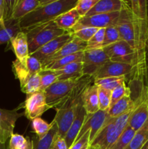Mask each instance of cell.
<instances>
[{"mask_svg":"<svg viewBox=\"0 0 148 149\" xmlns=\"http://www.w3.org/2000/svg\"><path fill=\"white\" fill-rule=\"evenodd\" d=\"M129 3L135 26V63L131 79L143 89L144 83L147 79L148 1L132 0Z\"/></svg>","mask_w":148,"mask_h":149,"instance_id":"6da1fadb","label":"cell"},{"mask_svg":"<svg viewBox=\"0 0 148 149\" xmlns=\"http://www.w3.org/2000/svg\"><path fill=\"white\" fill-rule=\"evenodd\" d=\"M78 0H41L39 7L20 20L21 31L55 20L63 13L75 8Z\"/></svg>","mask_w":148,"mask_h":149,"instance_id":"7a4b0ae2","label":"cell"},{"mask_svg":"<svg viewBox=\"0 0 148 149\" xmlns=\"http://www.w3.org/2000/svg\"><path fill=\"white\" fill-rule=\"evenodd\" d=\"M133 111L115 118L108 116L103 127L89 145L97 149H110L128 125Z\"/></svg>","mask_w":148,"mask_h":149,"instance_id":"3957f363","label":"cell"},{"mask_svg":"<svg viewBox=\"0 0 148 149\" xmlns=\"http://www.w3.org/2000/svg\"><path fill=\"white\" fill-rule=\"evenodd\" d=\"M24 32L27 36L30 55L48 42L67 33V31L58 27L54 20L33 26L24 31Z\"/></svg>","mask_w":148,"mask_h":149,"instance_id":"277c9868","label":"cell"},{"mask_svg":"<svg viewBox=\"0 0 148 149\" xmlns=\"http://www.w3.org/2000/svg\"><path fill=\"white\" fill-rule=\"evenodd\" d=\"M81 77L73 79L57 81L44 91L47 104L52 109L61 107L69 98L72 92L79 83Z\"/></svg>","mask_w":148,"mask_h":149,"instance_id":"5b68a950","label":"cell"},{"mask_svg":"<svg viewBox=\"0 0 148 149\" xmlns=\"http://www.w3.org/2000/svg\"><path fill=\"white\" fill-rule=\"evenodd\" d=\"M12 69L15 79L20 81V90L26 95L41 90V81L39 74H32L26 65H23L17 59L12 64Z\"/></svg>","mask_w":148,"mask_h":149,"instance_id":"8992f818","label":"cell"},{"mask_svg":"<svg viewBox=\"0 0 148 149\" xmlns=\"http://www.w3.org/2000/svg\"><path fill=\"white\" fill-rule=\"evenodd\" d=\"M115 26L120 33L121 40L127 42L134 50L135 26L133 13L129 1H123V5L120 11Z\"/></svg>","mask_w":148,"mask_h":149,"instance_id":"52a82bcc","label":"cell"},{"mask_svg":"<svg viewBox=\"0 0 148 149\" xmlns=\"http://www.w3.org/2000/svg\"><path fill=\"white\" fill-rule=\"evenodd\" d=\"M20 108L24 109V115L30 121L40 117L46 111L52 109L46 103L44 93L41 90L26 95V100L17 109Z\"/></svg>","mask_w":148,"mask_h":149,"instance_id":"ba28073f","label":"cell"},{"mask_svg":"<svg viewBox=\"0 0 148 149\" xmlns=\"http://www.w3.org/2000/svg\"><path fill=\"white\" fill-rule=\"evenodd\" d=\"M102 49L107 54L110 61L131 65L133 70L135 52L127 42L120 40Z\"/></svg>","mask_w":148,"mask_h":149,"instance_id":"9c48e42d","label":"cell"},{"mask_svg":"<svg viewBox=\"0 0 148 149\" xmlns=\"http://www.w3.org/2000/svg\"><path fill=\"white\" fill-rule=\"evenodd\" d=\"M110 61L103 49H86L83 57V73L84 75L94 77L97 71Z\"/></svg>","mask_w":148,"mask_h":149,"instance_id":"30bf717a","label":"cell"},{"mask_svg":"<svg viewBox=\"0 0 148 149\" xmlns=\"http://www.w3.org/2000/svg\"><path fill=\"white\" fill-rule=\"evenodd\" d=\"M137 104L132 111L128 125L135 131L140 129L148 120V87H145L136 99Z\"/></svg>","mask_w":148,"mask_h":149,"instance_id":"8fae6325","label":"cell"},{"mask_svg":"<svg viewBox=\"0 0 148 149\" xmlns=\"http://www.w3.org/2000/svg\"><path fill=\"white\" fill-rule=\"evenodd\" d=\"M107 117H108L107 111H103L100 110L94 113H90V114L86 113L84 125L75 141L81 138L87 131L90 130L89 143L92 142L97 134L103 127Z\"/></svg>","mask_w":148,"mask_h":149,"instance_id":"7c38bea8","label":"cell"},{"mask_svg":"<svg viewBox=\"0 0 148 149\" xmlns=\"http://www.w3.org/2000/svg\"><path fill=\"white\" fill-rule=\"evenodd\" d=\"M17 109L7 110L0 109V141L6 144L14 132L16 122L19 118L24 115V113H18Z\"/></svg>","mask_w":148,"mask_h":149,"instance_id":"4fadbf2b","label":"cell"},{"mask_svg":"<svg viewBox=\"0 0 148 149\" xmlns=\"http://www.w3.org/2000/svg\"><path fill=\"white\" fill-rule=\"evenodd\" d=\"M73 37L74 36H73L72 33L67 32L65 34L58 36L56 39L48 42L47 44L44 45L42 47H41L30 55L35 57L41 63H43L46 60L57 52L65 44L70 42Z\"/></svg>","mask_w":148,"mask_h":149,"instance_id":"5bb4252c","label":"cell"},{"mask_svg":"<svg viewBox=\"0 0 148 149\" xmlns=\"http://www.w3.org/2000/svg\"><path fill=\"white\" fill-rule=\"evenodd\" d=\"M133 66L127 63L113 62L109 61L97 71L94 77V79L107 77H131Z\"/></svg>","mask_w":148,"mask_h":149,"instance_id":"9a60e30c","label":"cell"},{"mask_svg":"<svg viewBox=\"0 0 148 149\" xmlns=\"http://www.w3.org/2000/svg\"><path fill=\"white\" fill-rule=\"evenodd\" d=\"M77 106H66L56 109V114L53 120L57 126L58 136L65 138L73 122Z\"/></svg>","mask_w":148,"mask_h":149,"instance_id":"2e32d148","label":"cell"},{"mask_svg":"<svg viewBox=\"0 0 148 149\" xmlns=\"http://www.w3.org/2000/svg\"><path fill=\"white\" fill-rule=\"evenodd\" d=\"M7 49H12L15 55L16 59L26 65L28 58L30 55L26 33L23 31L18 32L7 43L5 50Z\"/></svg>","mask_w":148,"mask_h":149,"instance_id":"e0dca14e","label":"cell"},{"mask_svg":"<svg viewBox=\"0 0 148 149\" xmlns=\"http://www.w3.org/2000/svg\"><path fill=\"white\" fill-rule=\"evenodd\" d=\"M120 12L100 14L91 16H85L81 17L78 24L86 27L96 28V29H105L110 26H115L116 21L118 18Z\"/></svg>","mask_w":148,"mask_h":149,"instance_id":"ac0fdd59","label":"cell"},{"mask_svg":"<svg viewBox=\"0 0 148 149\" xmlns=\"http://www.w3.org/2000/svg\"><path fill=\"white\" fill-rule=\"evenodd\" d=\"M86 47L87 42H84L76 37H73L70 42L65 44L57 52H56L55 55H52L51 58H49V59L46 60L45 62L42 63L43 68L49 63L61 59L65 57L69 56V55H74L78 52H84L85 50H86Z\"/></svg>","mask_w":148,"mask_h":149,"instance_id":"d6986e66","label":"cell"},{"mask_svg":"<svg viewBox=\"0 0 148 149\" xmlns=\"http://www.w3.org/2000/svg\"><path fill=\"white\" fill-rule=\"evenodd\" d=\"M86 116V112L85 109L83 106L82 100H81V103L76 107L75 116L73 122L69 130L68 131L65 138H64L67 146H68V149L72 146V145L76 140L77 137H78V134L81 131V127L84 125Z\"/></svg>","mask_w":148,"mask_h":149,"instance_id":"ffe728a7","label":"cell"},{"mask_svg":"<svg viewBox=\"0 0 148 149\" xmlns=\"http://www.w3.org/2000/svg\"><path fill=\"white\" fill-rule=\"evenodd\" d=\"M82 103L87 114L96 113L100 111L98 87L94 82L87 86L83 93Z\"/></svg>","mask_w":148,"mask_h":149,"instance_id":"44dd1931","label":"cell"},{"mask_svg":"<svg viewBox=\"0 0 148 149\" xmlns=\"http://www.w3.org/2000/svg\"><path fill=\"white\" fill-rule=\"evenodd\" d=\"M123 5V0H99L86 16L120 12Z\"/></svg>","mask_w":148,"mask_h":149,"instance_id":"7402d4cb","label":"cell"},{"mask_svg":"<svg viewBox=\"0 0 148 149\" xmlns=\"http://www.w3.org/2000/svg\"><path fill=\"white\" fill-rule=\"evenodd\" d=\"M137 101H133L131 97V95H127L116 102L107 111V116L110 118H115L131 111L136 108Z\"/></svg>","mask_w":148,"mask_h":149,"instance_id":"603a6c76","label":"cell"},{"mask_svg":"<svg viewBox=\"0 0 148 149\" xmlns=\"http://www.w3.org/2000/svg\"><path fill=\"white\" fill-rule=\"evenodd\" d=\"M41 4V0H15L12 19L20 20Z\"/></svg>","mask_w":148,"mask_h":149,"instance_id":"cb8c5ba5","label":"cell"},{"mask_svg":"<svg viewBox=\"0 0 148 149\" xmlns=\"http://www.w3.org/2000/svg\"><path fill=\"white\" fill-rule=\"evenodd\" d=\"M21 31L20 20L10 19L0 23V45L8 43L18 32Z\"/></svg>","mask_w":148,"mask_h":149,"instance_id":"d4e9b609","label":"cell"},{"mask_svg":"<svg viewBox=\"0 0 148 149\" xmlns=\"http://www.w3.org/2000/svg\"><path fill=\"white\" fill-rule=\"evenodd\" d=\"M55 71L58 77V81L79 79L84 76L82 62L73 63Z\"/></svg>","mask_w":148,"mask_h":149,"instance_id":"484cf974","label":"cell"},{"mask_svg":"<svg viewBox=\"0 0 148 149\" xmlns=\"http://www.w3.org/2000/svg\"><path fill=\"white\" fill-rule=\"evenodd\" d=\"M81 19V16L75 8L63 13L54 20L58 27L67 32H69Z\"/></svg>","mask_w":148,"mask_h":149,"instance_id":"4316f807","label":"cell"},{"mask_svg":"<svg viewBox=\"0 0 148 149\" xmlns=\"http://www.w3.org/2000/svg\"><path fill=\"white\" fill-rule=\"evenodd\" d=\"M53 125L49 132L41 138H39L34 135L32 138L33 149H52L54 142L57 135L58 129L55 121H52Z\"/></svg>","mask_w":148,"mask_h":149,"instance_id":"83f0119b","label":"cell"},{"mask_svg":"<svg viewBox=\"0 0 148 149\" xmlns=\"http://www.w3.org/2000/svg\"><path fill=\"white\" fill-rule=\"evenodd\" d=\"M83 57H84V52H78L74 55H69V56L65 57L61 59L57 60V61L51 62L48 63L43 69L49 70H57L67 65L73 63L82 62Z\"/></svg>","mask_w":148,"mask_h":149,"instance_id":"f1b7e54d","label":"cell"},{"mask_svg":"<svg viewBox=\"0 0 148 149\" xmlns=\"http://www.w3.org/2000/svg\"><path fill=\"white\" fill-rule=\"evenodd\" d=\"M148 141V120L136 131L133 139L126 149H141Z\"/></svg>","mask_w":148,"mask_h":149,"instance_id":"f546056e","label":"cell"},{"mask_svg":"<svg viewBox=\"0 0 148 149\" xmlns=\"http://www.w3.org/2000/svg\"><path fill=\"white\" fill-rule=\"evenodd\" d=\"M8 149H33V141L28 137L13 133L10 138Z\"/></svg>","mask_w":148,"mask_h":149,"instance_id":"4dcf8cb0","label":"cell"},{"mask_svg":"<svg viewBox=\"0 0 148 149\" xmlns=\"http://www.w3.org/2000/svg\"><path fill=\"white\" fill-rule=\"evenodd\" d=\"M98 30L99 29L96 28L86 27V26H82L77 23L69 32L72 33L74 37H76L84 42H87Z\"/></svg>","mask_w":148,"mask_h":149,"instance_id":"1f68e13d","label":"cell"},{"mask_svg":"<svg viewBox=\"0 0 148 149\" xmlns=\"http://www.w3.org/2000/svg\"><path fill=\"white\" fill-rule=\"evenodd\" d=\"M135 132L136 131L132 129L129 125H127L118 139L110 149H126L133 139Z\"/></svg>","mask_w":148,"mask_h":149,"instance_id":"d6a6232c","label":"cell"},{"mask_svg":"<svg viewBox=\"0 0 148 149\" xmlns=\"http://www.w3.org/2000/svg\"><path fill=\"white\" fill-rule=\"evenodd\" d=\"M126 77H107V78L94 79V83L97 87H102L110 91H113L115 87L123 82L126 81Z\"/></svg>","mask_w":148,"mask_h":149,"instance_id":"836d02e7","label":"cell"},{"mask_svg":"<svg viewBox=\"0 0 148 149\" xmlns=\"http://www.w3.org/2000/svg\"><path fill=\"white\" fill-rule=\"evenodd\" d=\"M31 125L35 135L38 138H41L49 132L51 128L52 127L53 122H52L50 124H48L46 121L43 120L41 117H39L33 119L31 121Z\"/></svg>","mask_w":148,"mask_h":149,"instance_id":"e575fe53","label":"cell"},{"mask_svg":"<svg viewBox=\"0 0 148 149\" xmlns=\"http://www.w3.org/2000/svg\"><path fill=\"white\" fill-rule=\"evenodd\" d=\"M39 76H40L41 91H44L52 84L58 81V77L55 70L43 69L39 73Z\"/></svg>","mask_w":148,"mask_h":149,"instance_id":"d590c367","label":"cell"},{"mask_svg":"<svg viewBox=\"0 0 148 149\" xmlns=\"http://www.w3.org/2000/svg\"><path fill=\"white\" fill-rule=\"evenodd\" d=\"M121 40L120 33L115 26H110L104 29V38L102 48Z\"/></svg>","mask_w":148,"mask_h":149,"instance_id":"8d00e7d4","label":"cell"},{"mask_svg":"<svg viewBox=\"0 0 148 149\" xmlns=\"http://www.w3.org/2000/svg\"><path fill=\"white\" fill-rule=\"evenodd\" d=\"M111 93L112 92L102 87H98V98L100 110L103 111H107L111 104Z\"/></svg>","mask_w":148,"mask_h":149,"instance_id":"74e56055","label":"cell"},{"mask_svg":"<svg viewBox=\"0 0 148 149\" xmlns=\"http://www.w3.org/2000/svg\"><path fill=\"white\" fill-rule=\"evenodd\" d=\"M104 38V29H100L87 42L86 49H102Z\"/></svg>","mask_w":148,"mask_h":149,"instance_id":"f35d334b","label":"cell"},{"mask_svg":"<svg viewBox=\"0 0 148 149\" xmlns=\"http://www.w3.org/2000/svg\"><path fill=\"white\" fill-rule=\"evenodd\" d=\"M131 95V90L129 87L126 86V81H125V82H123L120 85L118 86L117 87H115L112 91L110 107L113 106L116 102L118 101L120 99H121L122 97H124L125 95Z\"/></svg>","mask_w":148,"mask_h":149,"instance_id":"ab89813d","label":"cell"},{"mask_svg":"<svg viewBox=\"0 0 148 149\" xmlns=\"http://www.w3.org/2000/svg\"><path fill=\"white\" fill-rule=\"evenodd\" d=\"M98 1L99 0H78L75 9L81 17H85Z\"/></svg>","mask_w":148,"mask_h":149,"instance_id":"60d3db41","label":"cell"},{"mask_svg":"<svg viewBox=\"0 0 148 149\" xmlns=\"http://www.w3.org/2000/svg\"><path fill=\"white\" fill-rule=\"evenodd\" d=\"M26 66L32 74H39L43 70L41 63L32 55H30L28 58Z\"/></svg>","mask_w":148,"mask_h":149,"instance_id":"b9f144b4","label":"cell"},{"mask_svg":"<svg viewBox=\"0 0 148 149\" xmlns=\"http://www.w3.org/2000/svg\"><path fill=\"white\" fill-rule=\"evenodd\" d=\"M89 135L90 130H89L81 138L75 141V143L69 149H81L84 146L89 143Z\"/></svg>","mask_w":148,"mask_h":149,"instance_id":"7bdbcfd3","label":"cell"},{"mask_svg":"<svg viewBox=\"0 0 148 149\" xmlns=\"http://www.w3.org/2000/svg\"><path fill=\"white\" fill-rule=\"evenodd\" d=\"M52 149H68V148L65 139L57 135Z\"/></svg>","mask_w":148,"mask_h":149,"instance_id":"ee69618b","label":"cell"},{"mask_svg":"<svg viewBox=\"0 0 148 149\" xmlns=\"http://www.w3.org/2000/svg\"><path fill=\"white\" fill-rule=\"evenodd\" d=\"M5 22V4L4 0H0V23Z\"/></svg>","mask_w":148,"mask_h":149,"instance_id":"f6af8a7d","label":"cell"},{"mask_svg":"<svg viewBox=\"0 0 148 149\" xmlns=\"http://www.w3.org/2000/svg\"><path fill=\"white\" fill-rule=\"evenodd\" d=\"M0 149H8V148H7L6 144L2 143L0 141Z\"/></svg>","mask_w":148,"mask_h":149,"instance_id":"bcb514c9","label":"cell"},{"mask_svg":"<svg viewBox=\"0 0 148 149\" xmlns=\"http://www.w3.org/2000/svg\"><path fill=\"white\" fill-rule=\"evenodd\" d=\"M141 149H148V141L146 143H145V145L144 146L142 147Z\"/></svg>","mask_w":148,"mask_h":149,"instance_id":"7dc6e473","label":"cell"},{"mask_svg":"<svg viewBox=\"0 0 148 149\" xmlns=\"http://www.w3.org/2000/svg\"><path fill=\"white\" fill-rule=\"evenodd\" d=\"M89 145V143L86 144V145H85V146H84V147H83V148H81V149H88Z\"/></svg>","mask_w":148,"mask_h":149,"instance_id":"c3c4849f","label":"cell"},{"mask_svg":"<svg viewBox=\"0 0 148 149\" xmlns=\"http://www.w3.org/2000/svg\"><path fill=\"white\" fill-rule=\"evenodd\" d=\"M88 149H97V148H94V147H93V146H90V145H89V147H88Z\"/></svg>","mask_w":148,"mask_h":149,"instance_id":"681fc988","label":"cell"},{"mask_svg":"<svg viewBox=\"0 0 148 149\" xmlns=\"http://www.w3.org/2000/svg\"><path fill=\"white\" fill-rule=\"evenodd\" d=\"M147 49H148V36H147Z\"/></svg>","mask_w":148,"mask_h":149,"instance_id":"f907efd6","label":"cell"}]
</instances>
